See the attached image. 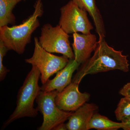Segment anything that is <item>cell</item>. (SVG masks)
<instances>
[{
	"label": "cell",
	"mask_w": 130,
	"mask_h": 130,
	"mask_svg": "<svg viewBox=\"0 0 130 130\" xmlns=\"http://www.w3.org/2000/svg\"><path fill=\"white\" fill-rule=\"evenodd\" d=\"M94 55L83 63L74 76L72 82L80 83L88 74H95L114 70L125 72L129 71L127 56L121 51H117L109 46L105 38L99 40Z\"/></svg>",
	"instance_id": "cell-1"
},
{
	"label": "cell",
	"mask_w": 130,
	"mask_h": 130,
	"mask_svg": "<svg viewBox=\"0 0 130 130\" xmlns=\"http://www.w3.org/2000/svg\"><path fill=\"white\" fill-rule=\"evenodd\" d=\"M44 13L42 0H37L34 6V11L22 23L17 25L0 27V41L8 50H13L19 54L25 51L26 45L31 41L33 32L40 26L39 18Z\"/></svg>",
	"instance_id": "cell-2"
},
{
	"label": "cell",
	"mask_w": 130,
	"mask_h": 130,
	"mask_svg": "<svg viewBox=\"0 0 130 130\" xmlns=\"http://www.w3.org/2000/svg\"><path fill=\"white\" fill-rule=\"evenodd\" d=\"M40 77V71L36 67L32 66L18 92L16 108L4 123L2 129H5L18 119L25 117L34 118L37 116L38 111L34 108V104L41 91V87L38 85Z\"/></svg>",
	"instance_id": "cell-3"
},
{
	"label": "cell",
	"mask_w": 130,
	"mask_h": 130,
	"mask_svg": "<svg viewBox=\"0 0 130 130\" xmlns=\"http://www.w3.org/2000/svg\"><path fill=\"white\" fill-rule=\"evenodd\" d=\"M35 49L32 56L25 59V62L35 66L41 73V82L44 84L50 77L62 70L69 62L66 56L54 55L43 48L37 37L34 38Z\"/></svg>",
	"instance_id": "cell-4"
},
{
	"label": "cell",
	"mask_w": 130,
	"mask_h": 130,
	"mask_svg": "<svg viewBox=\"0 0 130 130\" xmlns=\"http://www.w3.org/2000/svg\"><path fill=\"white\" fill-rule=\"evenodd\" d=\"M58 93L55 90L48 92L41 91L37 98V109L43 117L42 124L38 130H53L56 126L64 123L72 115V112L63 111L56 105L55 98Z\"/></svg>",
	"instance_id": "cell-5"
},
{
	"label": "cell",
	"mask_w": 130,
	"mask_h": 130,
	"mask_svg": "<svg viewBox=\"0 0 130 130\" xmlns=\"http://www.w3.org/2000/svg\"><path fill=\"white\" fill-rule=\"evenodd\" d=\"M69 38L68 34L59 25L53 26L47 23L41 29L38 41L42 47L48 52L61 54L69 59H74Z\"/></svg>",
	"instance_id": "cell-6"
},
{
	"label": "cell",
	"mask_w": 130,
	"mask_h": 130,
	"mask_svg": "<svg viewBox=\"0 0 130 130\" xmlns=\"http://www.w3.org/2000/svg\"><path fill=\"white\" fill-rule=\"evenodd\" d=\"M60 10V16L58 25L68 34L91 33L94 27L88 18L87 12L78 7L72 0Z\"/></svg>",
	"instance_id": "cell-7"
},
{
	"label": "cell",
	"mask_w": 130,
	"mask_h": 130,
	"mask_svg": "<svg viewBox=\"0 0 130 130\" xmlns=\"http://www.w3.org/2000/svg\"><path fill=\"white\" fill-rule=\"evenodd\" d=\"M79 84L72 82L62 91L58 92L55 103L60 109L67 112L75 111L90 98L89 93H81L79 90Z\"/></svg>",
	"instance_id": "cell-8"
},
{
	"label": "cell",
	"mask_w": 130,
	"mask_h": 130,
	"mask_svg": "<svg viewBox=\"0 0 130 130\" xmlns=\"http://www.w3.org/2000/svg\"><path fill=\"white\" fill-rule=\"evenodd\" d=\"M73 42L72 44L74 59L79 64H83L90 58L91 54L95 51L98 42L93 34H73Z\"/></svg>",
	"instance_id": "cell-9"
},
{
	"label": "cell",
	"mask_w": 130,
	"mask_h": 130,
	"mask_svg": "<svg viewBox=\"0 0 130 130\" xmlns=\"http://www.w3.org/2000/svg\"><path fill=\"white\" fill-rule=\"evenodd\" d=\"M79 65L74 59H70L67 65L57 73L53 79H49L46 83L42 85L41 90L44 92L55 90L61 92L72 83L73 74Z\"/></svg>",
	"instance_id": "cell-10"
},
{
	"label": "cell",
	"mask_w": 130,
	"mask_h": 130,
	"mask_svg": "<svg viewBox=\"0 0 130 130\" xmlns=\"http://www.w3.org/2000/svg\"><path fill=\"white\" fill-rule=\"evenodd\" d=\"M98 107L93 103H85L70 116L67 126L68 130H88L91 119Z\"/></svg>",
	"instance_id": "cell-11"
},
{
	"label": "cell",
	"mask_w": 130,
	"mask_h": 130,
	"mask_svg": "<svg viewBox=\"0 0 130 130\" xmlns=\"http://www.w3.org/2000/svg\"><path fill=\"white\" fill-rule=\"evenodd\" d=\"M78 7L89 13L93 19L96 31L99 36V40H102L106 36V31L103 19L98 8L95 0H72Z\"/></svg>",
	"instance_id": "cell-12"
},
{
	"label": "cell",
	"mask_w": 130,
	"mask_h": 130,
	"mask_svg": "<svg viewBox=\"0 0 130 130\" xmlns=\"http://www.w3.org/2000/svg\"><path fill=\"white\" fill-rule=\"evenodd\" d=\"M26 0H0V27L9 24L14 25L16 18L13 11L16 5Z\"/></svg>",
	"instance_id": "cell-13"
},
{
	"label": "cell",
	"mask_w": 130,
	"mask_h": 130,
	"mask_svg": "<svg viewBox=\"0 0 130 130\" xmlns=\"http://www.w3.org/2000/svg\"><path fill=\"white\" fill-rule=\"evenodd\" d=\"M122 123H117L100 114L95 113L91 119L88 130L94 129L98 130H117L122 128Z\"/></svg>",
	"instance_id": "cell-14"
},
{
	"label": "cell",
	"mask_w": 130,
	"mask_h": 130,
	"mask_svg": "<svg viewBox=\"0 0 130 130\" xmlns=\"http://www.w3.org/2000/svg\"><path fill=\"white\" fill-rule=\"evenodd\" d=\"M116 119L121 121L123 117L130 115V98H121L115 111Z\"/></svg>",
	"instance_id": "cell-15"
},
{
	"label": "cell",
	"mask_w": 130,
	"mask_h": 130,
	"mask_svg": "<svg viewBox=\"0 0 130 130\" xmlns=\"http://www.w3.org/2000/svg\"><path fill=\"white\" fill-rule=\"evenodd\" d=\"M9 51L2 42L0 41V81L5 79L7 74L10 72L3 64V58Z\"/></svg>",
	"instance_id": "cell-16"
},
{
	"label": "cell",
	"mask_w": 130,
	"mask_h": 130,
	"mask_svg": "<svg viewBox=\"0 0 130 130\" xmlns=\"http://www.w3.org/2000/svg\"><path fill=\"white\" fill-rule=\"evenodd\" d=\"M119 93L124 97L130 98V82L123 86L120 90Z\"/></svg>",
	"instance_id": "cell-17"
},
{
	"label": "cell",
	"mask_w": 130,
	"mask_h": 130,
	"mask_svg": "<svg viewBox=\"0 0 130 130\" xmlns=\"http://www.w3.org/2000/svg\"><path fill=\"white\" fill-rule=\"evenodd\" d=\"M121 121L123 124V130H130V115L123 117Z\"/></svg>",
	"instance_id": "cell-18"
},
{
	"label": "cell",
	"mask_w": 130,
	"mask_h": 130,
	"mask_svg": "<svg viewBox=\"0 0 130 130\" xmlns=\"http://www.w3.org/2000/svg\"><path fill=\"white\" fill-rule=\"evenodd\" d=\"M53 130H68L66 124L64 123H61L58 125L56 126Z\"/></svg>",
	"instance_id": "cell-19"
}]
</instances>
